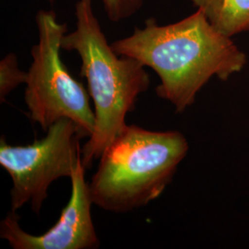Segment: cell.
<instances>
[{
    "mask_svg": "<svg viewBox=\"0 0 249 249\" xmlns=\"http://www.w3.org/2000/svg\"><path fill=\"white\" fill-rule=\"evenodd\" d=\"M111 45L117 54L133 57L156 72L158 97L168 101L178 114L195 103L212 78L226 81L248 60L231 37L215 29L199 9L167 25L148 18L144 26Z\"/></svg>",
    "mask_w": 249,
    "mask_h": 249,
    "instance_id": "obj_1",
    "label": "cell"
},
{
    "mask_svg": "<svg viewBox=\"0 0 249 249\" xmlns=\"http://www.w3.org/2000/svg\"><path fill=\"white\" fill-rule=\"evenodd\" d=\"M75 17L76 27L64 36L61 48L79 54L80 75L87 80L94 106V129L81 150L82 164L89 169L125 127V116L135 110L151 80L142 63L117 54L108 43L92 0H78Z\"/></svg>",
    "mask_w": 249,
    "mask_h": 249,
    "instance_id": "obj_2",
    "label": "cell"
},
{
    "mask_svg": "<svg viewBox=\"0 0 249 249\" xmlns=\"http://www.w3.org/2000/svg\"><path fill=\"white\" fill-rule=\"evenodd\" d=\"M189 149L177 130L151 131L126 124L104 151L89 183L92 203L125 213L158 198Z\"/></svg>",
    "mask_w": 249,
    "mask_h": 249,
    "instance_id": "obj_3",
    "label": "cell"
},
{
    "mask_svg": "<svg viewBox=\"0 0 249 249\" xmlns=\"http://www.w3.org/2000/svg\"><path fill=\"white\" fill-rule=\"evenodd\" d=\"M36 24L38 43L31 50L33 62L24 91L30 117L44 131L59 119L70 118L89 139L95 124L89 91L73 78L60 56L67 24L59 22L52 10H40Z\"/></svg>",
    "mask_w": 249,
    "mask_h": 249,
    "instance_id": "obj_4",
    "label": "cell"
},
{
    "mask_svg": "<svg viewBox=\"0 0 249 249\" xmlns=\"http://www.w3.org/2000/svg\"><path fill=\"white\" fill-rule=\"evenodd\" d=\"M87 138L80 125L62 118L49 126L45 138L26 146H13L5 137L0 140V165L12 181L11 211L27 203L39 214L55 180L71 178L81 159L80 141Z\"/></svg>",
    "mask_w": 249,
    "mask_h": 249,
    "instance_id": "obj_5",
    "label": "cell"
},
{
    "mask_svg": "<svg viewBox=\"0 0 249 249\" xmlns=\"http://www.w3.org/2000/svg\"><path fill=\"white\" fill-rule=\"evenodd\" d=\"M85 171L80 159L71 178V198L52 228L41 235L31 234L20 227L19 216L11 211L0 223V237L8 241L13 249H99Z\"/></svg>",
    "mask_w": 249,
    "mask_h": 249,
    "instance_id": "obj_6",
    "label": "cell"
},
{
    "mask_svg": "<svg viewBox=\"0 0 249 249\" xmlns=\"http://www.w3.org/2000/svg\"><path fill=\"white\" fill-rule=\"evenodd\" d=\"M220 33L232 37L249 32V0H189Z\"/></svg>",
    "mask_w": 249,
    "mask_h": 249,
    "instance_id": "obj_7",
    "label": "cell"
},
{
    "mask_svg": "<svg viewBox=\"0 0 249 249\" xmlns=\"http://www.w3.org/2000/svg\"><path fill=\"white\" fill-rule=\"evenodd\" d=\"M28 73L18 67L16 54L9 53L0 61V101L3 103L12 90L25 84Z\"/></svg>",
    "mask_w": 249,
    "mask_h": 249,
    "instance_id": "obj_8",
    "label": "cell"
},
{
    "mask_svg": "<svg viewBox=\"0 0 249 249\" xmlns=\"http://www.w3.org/2000/svg\"><path fill=\"white\" fill-rule=\"evenodd\" d=\"M146 0H103L107 18L117 23L133 17L142 9Z\"/></svg>",
    "mask_w": 249,
    "mask_h": 249,
    "instance_id": "obj_9",
    "label": "cell"
},
{
    "mask_svg": "<svg viewBox=\"0 0 249 249\" xmlns=\"http://www.w3.org/2000/svg\"><path fill=\"white\" fill-rule=\"evenodd\" d=\"M46 1H47V2H49V3H51V4H52V3H53V1H54V0H46Z\"/></svg>",
    "mask_w": 249,
    "mask_h": 249,
    "instance_id": "obj_10",
    "label": "cell"
}]
</instances>
